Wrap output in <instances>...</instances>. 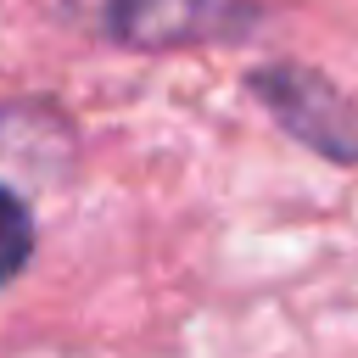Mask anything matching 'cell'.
Wrapping results in <instances>:
<instances>
[{
  "label": "cell",
  "instance_id": "cell-1",
  "mask_svg": "<svg viewBox=\"0 0 358 358\" xmlns=\"http://www.w3.org/2000/svg\"><path fill=\"white\" fill-rule=\"evenodd\" d=\"M246 84H252V95L263 101V112H268L296 145H308V151L324 157V162L358 168V95H347L341 84H330L324 73H313V67H302V62L257 67Z\"/></svg>",
  "mask_w": 358,
  "mask_h": 358
},
{
  "label": "cell",
  "instance_id": "cell-2",
  "mask_svg": "<svg viewBox=\"0 0 358 358\" xmlns=\"http://www.w3.org/2000/svg\"><path fill=\"white\" fill-rule=\"evenodd\" d=\"M106 34L129 50L229 45L263 22L257 0H106Z\"/></svg>",
  "mask_w": 358,
  "mask_h": 358
},
{
  "label": "cell",
  "instance_id": "cell-3",
  "mask_svg": "<svg viewBox=\"0 0 358 358\" xmlns=\"http://www.w3.org/2000/svg\"><path fill=\"white\" fill-rule=\"evenodd\" d=\"M34 246H39V224H34V207L0 179V291L17 285L34 263Z\"/></svg>",
  "mask_w": 358,
  "mask_h": 358
}]
</instances>
